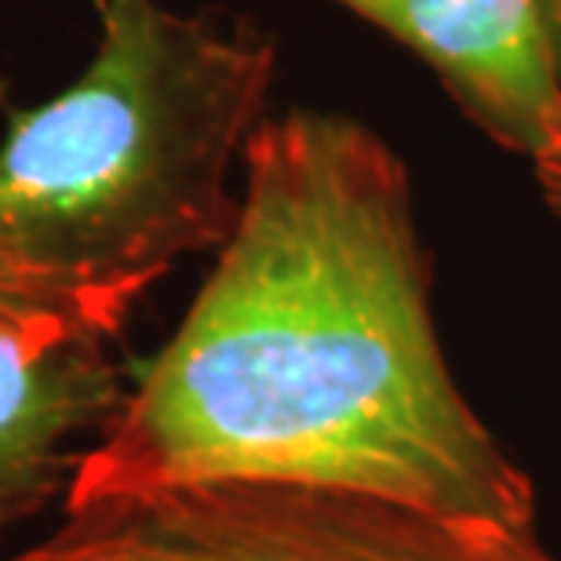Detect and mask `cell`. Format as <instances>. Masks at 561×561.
Segmentation results:
<instances>
[{
    "instance_id": "cell-1",
    "label": "cell",
    "mask_w": 561,
    "mask_h": 561,
    "mask_svg": "<svg viewBox=\"0 0 561 561\" xmlns=\"http://www.w3.org/2000/svg\"><path fill=\"white\" fill-rule=\"evenodd\" d=\"M238 222L62 511L208 485L536 529V485L456 387L401 157L296 110L244 146Z\"/></svg>"
},
{
    "instance_id": "cell-2",
    "label": "cell",
    "mask_w": 561,
    "mask_h": 561,
    "mask_svg": "<svg viewBox=\"0 0 561 561\" xmlns=\"http://www.w3.org/2000/svg\"><path fill=\"white\" fill-rule=\"evenodd\" d=\"M99 15L88 73L0 146V321L117 340L179 260L230 238L274 41L157 0Z\"/></svg>"
},
{
    "instance_id": "cell-4",
    "label": "cell",
    "mask_w": 561,
    "mask_h": 561,
    "mask_svg": "<svg viewBox=\"0 0 561 561\" xmlns=\"http://www.w3.org/2000/svg\"><path fill=\"white\" fill-rule=\"evenodd\" d=\"M128 390L106 335L0 321V536L66 500Z\"/></svg>"
},
{
    "instance_id": "cell-6",
    "label": "cell",
    "mask_w": 561,
    "mask_h": 561,
    "mask_svg": "<svg viewBox=\"0 0 561 561\" xmlns=\"http://www.w3.org/2000/svg\"><path fill=\"white\" fill-rule=\"evenodd\" d=\"M547 11H551L554 33H558V48H561V0H547Z\"/></svg>"
},
{
    "instance_id": "cell-5",
    "label": "cell",
    "mask_w": 561,
    "mask_h": 561,
    "mask_svg": "<svg viewBox=\"0 0 561 561\" xmlns=\"http://www.w3.org/2000/svg\"><path fill=\"white\" fill-rule=\"evenodd\" d=\"M533 172H536V183H540L543 201L551 205L554 216H561V157H551V161L533 164Z\"/></svg>"
},
{
    "instance_id": "cell-3",
    "label": "cell",
    "mask_w": 561,
    "mask_h": 561,
    "mask_svg": "<svg viewBox=\"0 0 561 561\" xmlns=\"http://www.w3.org/2000/svg\"><path fill=\"white\" fill-rule=\"evenodd\" d=\"M416 51L470 125L533 164L561 157V48L547 0H335Z\"/></svg>"
}]
</instances>
